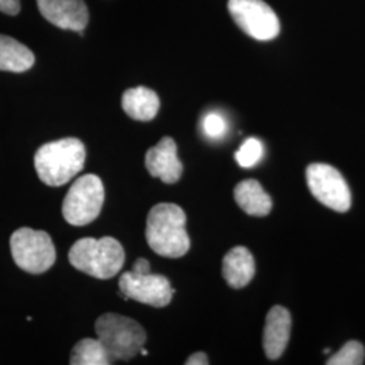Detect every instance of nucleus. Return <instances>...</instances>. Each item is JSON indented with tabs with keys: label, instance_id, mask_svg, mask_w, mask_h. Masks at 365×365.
<instances>
[{
	"label": "nucleus",
	"instance_id": "1",
	"mask_svg": "<svg viewBox=\"0 0 365 365\" xmlns=\"http://www.w3.org/2000/svg\"><path fill=\"white\" fill-rule=\"evenodd\" d=\"M185 212L173 203H158L149 211L145 237L150 249L168 259L182 257L191 247Z\"/></svg>",
	"mask_w": 365,
	"mask_h": 365
},
{
	"label": "nucleus",
	"instance_id": "2",
	"mask_svg": "<svg viewBox=\"0 0 365 365\" xmlns=\"http://www.w3.org/2000/svg\"><path fill=\"white\" fill-rule=\"evenodd\" d=\"M86 148L78 138H63L42 145L34 156L41 182L60 187L84 168Z\"/></svg>",
	"mask_w": 365,
	"mask_h": 365
},
{
	"label": "nucleus",
	"instance_id": "3",
	"mask_svg": "<svg viewBox=\"0 0 365 365\" xmlns=\"http://www.w3.org/2000/svg\"><path fill=\"white\" fill-rule=\"evenodd\" d=\"M68 259L78 271L105 280L122 269L125 250L113 237L81 238L69 249Z\"/></svg>",
	"mask_w": 365,
	"mask_h": 365
},
{
	"label": "nucleus",
	"instance_id": "4",
	"mask_svg": "<svg viewBox=\"0 0 365 365\" xmlns=\"http://www.w3.org/2000/svg\"><path fill=\"white\" fill-rule=\"evenodd\" d=\"M95 331L111 361L135 357L146 342V331L137 321L120 314L107 313L96 319Z\"/></svg>",
	"mask_w": 365,
	"mask_h": 365
},
{
	"label": "nucleus",
	"instance_id": "5",
	"mask_svg": "<svg viewBox=\"0 0 365 365\" xmlns=\"http://www.w3.org/2000/svg\"><path fill=\"white\" fill-rule=\"evenodd\" d=\"M105 203V187L96 175L80 176L71 185L63 202V215L72 226L95 221Z\"/></svg>",
	"mask_w": 365,
	"mask_h": 365
},
{
	"label": "nucleus",
	"instance_id": "6",
	"mask_svg": "<svg viewBox=\"0 0 365 365\" xmlns=\"http://www.w3.org/2000/svg\"><path fill=\"white\" fill-rule=\"evenodd\" d=\"M15 264L29 274H43L56 261V248L51 235L42 230L21 227L10 240Z\"/></svg>",
	"mask_w": 365,
	"mask_h": 365
},
{
	"label": "nucleus",
	"instance_id": "7",
	"mask_svg": "<svg viewBox=\"0 0 365 365\" xmlns=\"http://www.w3.org/2000/svg\"><path fill=\"white\" fill-rule=\"evenodd\" d=\"M229 13L249 37L271 41L280 33V22L274 10L264 0H229Z\"/></svg>",
	"mask_w": 365,
	"mask_h": 365
},
{
	"label": "nucleus",
	"instance_id": "8",
	"mask_svg": "<svg viewBox=\"0 0 365 365\" xmlns=\"http://www.w3.org/2000/svg\"><path fill=\"white\" fill-rule=\"evenodd\" d=\"M309 190L329 209L345 212L351 209L352 195L339 170L327 164H312L306 170Z\"/></svg>",
	"mask_w": 365,
	"mask_h": 365
},
{
	"label": "nucleus",
	"instance_id": "9",
	"mask_svg": "<svg viewBox=\"0 0 365 365\" xmlns=\"http://www.w3.org/2000/svg\"><path fill=\"white\" fill-rule=\"evenodd\" d=\"M119 289L125 299H133L152 307L168 306L175 294L170 280L161 274L125 272L119 279Z\"/></svg>",
	"mask_w": 365,
	"mask_h": 365
},
{
	"label": "nucleus",
	"instance_id": "10",
	"mask_svg": "<svg viewBox=\"0 0 365 365\" xmlns=\"http://www.w3.org/2000/svg\"><path fill=\"white\" fill-rule=\"evenodd\" d=\"M39 13L54 26L83 36L90 13L84 0H37Z\"/></svg>",
	"mask_w": 365,
	"mask_h": 365
},
{
	"label": "nucleus",
	"instance_id": "11",
	"mask_svg": "<svg viewBox=\"0 0 365 365\" xmlns=\"http://www.w3.org/2000/svg\"><path fill=\"white\" fill-rule=\"evenodd\" d=\"M145 165L153 178L161 179L165 184L179 182L182 178V164L178 156L175 140L170 137L161 138L158 144L146 152Z\"/></svg>",
	"mask_w": 365,
	"mask_h": 365
},
{
	"label": "nucleus",
	"instance_id": "12",
	"mask_svg": "<svg viewBox=\"0 0 365 365\" xmlns=\"http://www.w3.org/2000/svg\"><path fill=\"white\" fill-rule=\"evenodd\" d=\"M291 334V314L283 306H274L265 318L262 345L269 360H277L287 348Z\"/></svg>",
	"mask_w": 365,
	"mask_h": 365
},
{
	"label": "nucleus",
	"instance_id": "13",
	"mask_svg": "<svg viewBox=\"0 0 365 365\" xmlns=\"http://www.w3.org/2000/svg\"><path fill=\"white\" fill-rule=\"evenodd\" d=\"M256 272V264L252 253L244 247H235L227 252L222 262L223 279L232 288L248 286Z\"/></svg>",
	"mask_w": 365,
	"mask_h": 365
},
{
	"label": "nucleus",
	"instance_id": "14",
	"mask_svg": "<svg viewBox=\"0 0 365 365\" xmlns=\"http://www.w3.org/2000/svg\"><path fill=\"white\" fill-rule=\"evenodd\" d=\"M122 108L133 119L148 122L156 117L160 110V99L153 90L135 87L123 93Z\"/></svg>",
	"mask_w": 365,
	"mask_h": 365
},
{
	"label": "nucleus",
	"instance_id": "15",
	"mask_svg": "<svg viewBox=\"0 0 365 365\" xmlns=\"http://www.w3.org/2000/svg\"><path fill=\"white\" fill-rule=\"evenodd\" d=\"M237 205L252 217H265L272 210V199L268 195L260 182L253 179L238 182L235 188Z\"/></svg>",
	"mask_w": 365,
	"mask_h": 365
},
{
	"label": "nucleus",
	"instance_id": "16",
	"mask_svg": "<svg viewBox=\"0 0 365 365\" xmlns=\"http://www.w3.org/2000/svg\"><path fill=\"white\" fill-rule=\"evenodd\" d=\"M36 57L26 45L0 34V71L22 73L34 66Z\"/></svg>",
	"mask_w": 365,
	"mask_h": 365
},
{
	"label": "nucleus",
	"instance_id": "17",
	"mask_svg": "<svg viewBox=\"0 0 365 365\" xmlns=\"http://www.w3.org/2000/svg\"><path fill=\"white\" fill-rule=\"evenodd\" d=\"M72 365H108L113 364L106 352L105 346L98 339H84L73 346L71 360Z\"/></svg>",
	"mask_w": 365,
	"mask_h": 365
},
{
	"label": "nucleus",
	"instance_id": "18",
	"mask_svg": "<svg viewBox=\"0 0 365 365\" xmlns=\"http://www.w3.org/2000/svg\"><path fill=\"white\" fill-rule=\"evenodd\" d=\"M365 349L359 341L346 342L339 352L333 354L327 361V365L364 364Z\"/></svg>",
	"mask_w": 365,
	"mask_h": 365
},
{
	"label": "nucleus",
	"instance_id": "19",
	"mask_svg": "<svg viewBox=\"0 0 365 365\" xmlns=\"http://www.w3.org/2000/svg\"><path fill=\"white\" fill-rule=\"evenodd\" d=\"M264 156V146L257 138H248L235 152V161L242 168L255 167Z\"/></svg>",
	"mask_w": 365,
	"mask_h": 365
},
{
	"label": "nucleus",
	"instance_id": "20",
	"mask_svg": "<svg viewBox=\"0 0 365 365\" xmlns=\"http://www.w3.org/2000/svg\"><path fill=\"white\" fill-rule=\"evenodd\" d=\"M202 129L211 140H220L227 130V125L221 114L209 113L206 117L203 118Z\"/></svg>",
	"mask_w": 365,
	"mask_h": 365
},
{
	"label": "nucleus",
	"instance_id": "21",
	"mask_svg": "<svg viewBox=\"0 0 365 365\" xmlns=\"http://www.w3.org/2000/svg\"><path fill=\"white\" fill-rule=\"evenodd\" d=\"M21 11V0H0V13L18 15Z\"/></svg>",
	"mask_w": 365,
	"mask_h": 365
},
{
	"label": "nucleus",
	"instance_id": "22",
	"mask_svg": "<svg viewBox=\"0 0 365 365\" xmlns=\"http://www.w3.org/2000/svg\"><path fill=\"white\" fill-rule=\"evenodd\" d=\"M185 364L187 365H207L209 364V359H207V356H206V353L203 352H196L194 354H191L188 359H187V361H185Z\"/></svg>",
	"mask_w": 365,
	"mask_h": 365
},
{
	"label": "nucleus",
	"instance_id": "23",
	"mask_svg": "<svg viewBox=\"0 0 365 365\" xmlns=\"http://www.w3.org/2000/svg\"><path fill=\"white\" fill-rule=\"evenodd\" d=\"M133 272L137 274H150V264L145 259H138L133 265Z\"/></svg>",
	"mask_w": 365,
	"mask_h": 365
}]
</instances>
